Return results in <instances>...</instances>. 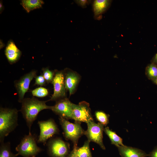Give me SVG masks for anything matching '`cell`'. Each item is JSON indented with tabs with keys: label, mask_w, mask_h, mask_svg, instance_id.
Wrapping results in <instances>:
<instances>
[{
	"label": "cell",
	"mask_w": 157,
	"mask_h": 157,
	"mask_svg": "<svg viewBox=\"0 0 157 157\" xmlns=\"http://www.w3.org/2000/svg\"><path fill=\"white\" fill-rule=\"evenodd\" d=\"M47 102L39 100L34 97L25 98L22 101L20 111L29 128V133H31V126L39 113L44 109H51V106L47 105Z\"/></svg>",
	"instance_id": "cell-1"
},
{
	"label": "cell",
	"mask_w": 157,
	"mask_h": 157,
	"mask_svg": "<svg viewBox=\"0 0 157 157\" xmlns=\"http://www.w3.org/2000/svg\"><path fill=\"white\" fill-rule=\"evenodd\" d=\"M18 110L16 108H0V142L18 126Z\"/></svg>",
	"instance_id": "cell-2"
},
{
	"label": "cell",
	"mask_w": 157,
	"mask_h": 157,
	"mask_svg": "<svg viewBox=\"0 0 157 157\" xmlns=\"http://www.w3.org/2000/svg\"><path fill=\"white\" fill-rule=\"evenodd\" d=\"M37 140L36 136L31 133L25 135L16 147L17 155H20L23 157H35L42 150L37 145Z\"/></svg>",
	"instance_id": "cell-3"
},
{
	"label": "cell",
	"mask_w": 157,
	"mask_h": 157,
	"mask_svg": "<svg viewBox=\"0 0 157 157\" xmlns=\"http://www.w3.org/2000/svg\"><path fill=\"white\" fill-rule=\"evenodd\" d=\"M59 119L65 138L66 140L72 141L74 147H77L78 139L85 133L80 124L78 122L72 123L61 117H60Z\"/></svg>",
	"instance_id": "cell-4"
},
{
	"label": "cell",
	"mask_w": 157,
	"mask_h": 157,
	"mask_svg": "<svg viewBox=\"0 0 157 157\" xmlns=\"http://www.w3.org/2000/svg\"><path fill=\"white\" fill-rule=\"evenodd\" d=\"M38 124L40 129V135L37 140L38 143H42L45 145L49 138L58 133L57 126L51 119L46 121H39Z\"/></svg>",
	"instance_id": "cell-5"
},
{
	"label": "cell",
	"mask_w": 157,
	"mask_h": 157,
	"mask_svg": "<svg viewBox=\"0 0 157 157\" xmlns=\"http://www.w3.org/2000/svg\"><path fill=\"white\" fill-rule=\"evenodd\" d=\"M87 124L88 129L85 131L84 134L88 140L97 143L102 149H105L103 141L104 125L99 122L96 123L93 121L89 122Z\"/></svg>",
	"instance_id": "cell-6"
},
{
	"label": "cell",
	"mask_w": 157,
	"mask_h": 157,
	"mask_svg": "<svg viewBox=\"0 0 157 157\" xmlns=\"http://www.w3.org/2000/svg\"><path fill=\"white\" fill-rule=\"evenodd\" d=\"M89 104L83 101L78 104L72 103L73 119L77 122L87 123L93 121Z\"/></svg>",
	"instance_id": "cell-7"
},
{
	"label": "cell",
	"mask_w": 157,
	"mask_h": 157,
	"mask_svg": "<svg viewBox=\"0 0 157 157\" xmlns=\"http://www.w3.org/2000/svg\"><path fill=\"white\" fill-rule=\"evenodd\" d=\"M53 87V92L50 101H57L65 98L66 89L65 83L64 72L62 71H56L55 73L54 77L51 82Z\"/></svg>",
	"instance_id": "cell-8"
},
{
	"label": "cell",
	"mask_w": 157,
	"mask_h": 157,
	"mask_svg": "<svg viewBox=\"0 0 157 157\" xmlns=\"http://www.w3.org/2000/svg\"><path fill=\"white\" fill-rule=\"evenodd\" d=\"M37 71L32 70L19 79L14 81V85L18 96V101L22 103L25 93L29 89L30 84L34 78L37 76Z\"/></svg>",
	"instance_id": "cell-9"
},
{
	"label": "cell",
	"mask_w": 157,
	"mask_h": 157,
	"mask_svg": "<svg viewBox=\"0 0 157 157\" xmlns=\"http://www.w3.org/2000/svg\"><path fill=\"white\" fill-rule=\"evenodd\" d=\"M47 146L48 153L51 157H66L68 154L67 144L60 138L49 140Z\"/></svg>",
	"instance_id": "cell-10"
},
{
	"label": "cell",
	"mask_w": 157,
	"mask_h": 157,
	"mask_svg": "<svg viewBox=\"0 0 157 157\" xmlns=\"http://www.w3.org/2000/svg\"><path fill=\"white\" fill-rule=\"evenodd\" d=\"M72 103L67 98L56 101L55 105L51 106V110L56 114L67 119H73Z\"/></svg>",
	"instance_id": "cell-11"
},
{
	"label": "cell",
	"mask_w": 157,
	"mask_h": 157,
	"mask_svg": "<svg viewBox=\"0 0 157 157\" xmlns=\"http://www.w3.org/2000/svg\"><path fill=\"white\" fill-rule=\"evenodd\" d=\"M5 53L8 62L11 64L17 62L19 59L22 54L21 51L11 40L7 43Z\"/></svg>",
	"instance_id": "cell-12"
},
{
	"label": "cell",
	"mask_w": 157,
	"mask_h": 157,
	"mask_svg": "<svg viewBox=\"0 0 157 157\" xmlns=\"http://www.w3.org/2000/svg\"><path fill=\"white\" fill-rule=\"evenodd\" d=\"M64 74L65 89L69 91V95H71L73 94L79 82V76L72 71L66 72Z\"/></svg>",
	"instance_id": "cell-13"
},
{
	"label": "cell",
	"mask_w": 157,
	"mask_h": 157,
	"mask_svg": "<svg viewBox=\"0 0 157 157\" xmlns=\"http://www.w3.org/2000/svg\"><path fill=\"white\" fill-rule=\"evenodd\" d=\"M117 147L121 157H146L148 156L144 151L137 148L125 145Z\"/></svg>",
	"instance_id": "cell-14"
},
{
	"label": "cell",
	"mask_w": 157,
	"mask_h": 157,
	"mask_svg": "<svg viewBox=\"0 0 157 157\" xmlns=\"http://www.w3.org/2000/svg\"><path fill=\"white\" fill-rule=\"evenodd\" d=\"M111 1L96 0L93 4V10L95 16H98L104 13L108 8Z\"/></svg>",
	"instance_id": "cell-15"
},
{
	"label": "cell",
	"mask_w": 157,
	"mask_h": 157,
	"mask_svg": "<svg viewBox=\"0 0 157 157\" xmlns=\"http://www.w3.org/2000/svg\"><path fill=\"white\" fill-rule=\"evenodd\" d=\"M90 142L88 140L82 147H74L71 154L77 157H92L89 147Z\"/></svg>",
	"instance_id": "cell-16"
},
{
	"label": "cell",
	"mask_w": 157,
	"mask_h": 157,
	"mask_svg": "<svg viewBox=\"0 0 157 157\" xmlns=\"http://www.w3.org/2000/svg\"><path fill=\"white\" fill-rule=\"evenodd\" d=\"M44 3L43 1L41 0H23L20 4L28 13L31 10L41 7Z\"/></svg>",
	"instance_id": "cell-17"
},
{
	"label": "cell",
	"mask_w": 157,
	"mask_h": 157,
	"mask_svg": "<svg viewBox=\"0 0 157 157\" xmlns=\"http://www.w3.org/2000/svg\"><path fill=\"white\" fill-rule=\"evenodd\" d=\"M104 131L110 139L111 143L117 147L124 146L123 143L122 139L116 133L110 130L108 127L104 128Z\"/></svg>",
	"instance_id": "cell-18"
},
{
	"label": "cell",
	"mask_w": 157,
	"mask_h": 157,
	"mask_svg": "<svg viewBox=\"0 0 157 157\" xmlns=\"http://www.w3.org/2000/svg\"><path fill=\"white\" fill-rule=\"evenodd\" d=\"M0 157H17L11 151L10 144L9 142L0 143Z\"/></svg>",
	"instance_id": "cell-19"
},
{
	"label": "cell",
	"mask_w": 157,
	"mask_h": 157,
	"mask_svg": "<svg viewBox=\"0 0 157 157\" xmlns=\"http://www.w3.org/2000/svg\"><path fill=\"white\" fill-rule=\"evenodd\" d=\"M146 74L150 79L154 81L157 78V66L151 63L146 68Z\"/></svg>",
	"instance_id": "cell-20"
},
{
	"label": "cell",
	"mask_w": 157,
	"mask_h": 157,
	"mask_svg": "<svg viewBox=\"0 0 157 157\" xmlns=\"http://www.w3.org/2000/svg\"><path fill=\"white\" fill-rule=\"evenodd\" d=\"M31 93L33 96L43 97L48 94L49 92L47 88L40 86L33 90Z\"/></svg>",
	"instance_id": "cell-21"
},
{
	"label": "cell",
	"mask_w": 157,
	"mask_h": 157,
	"mask_svg": "<svg viewBox=\"0 0 157 157\" xmlns=\"http://www.w3.org/2000/svg\"><path fill=\"white\" fill-rule=\"evenodd\" d=\"M96 118L100 123L106 125L109 122V116L104 112L97 111L95 113Z\"/></svg>",
	"instance_id": "cell-22"
},
{
	"label": "cell",
	"mask_w": 157,
	"mask_h": 157,
	"mask_svg": "<svg viewBox=\"0 0 157 157\" xmlns=\"http://www.w3.org/2000/svg\"><path fill=\"white\" fill-rule=\"evenodd\" d=\"M43 75L47 83H51L54 76L55 73L47 68L42 69Z\"/></svg>",
	"instance_id": "cell-23"
},
{
	"label": "cell",
	"mask_w": 157,
	"mask_h": 157,
	"mask_svg": "<svg viewBox=\"0 0 157 157\" xmlns=\"http://www.w3.org/2000/svg\"><path fill=\"white\" fill-rule=\"evenodd\" d=\"M35 78V85H40L42 87L44 85L47 83L42 74L37 76Z\"/></svg>",
	"instance_id": "cell-24"
},
{
	"label": "cell",
	"mask_w": 157,
	"mask_h": 157,
	"mask_svg": "<svg viewBox=\"0 0 157 157\" xmlns=\"http://www.w3.org/2000/svg\"><path fill=\"white\" fill-rule=\"evenodd\" d=\"M77 3L78 4L81 6L83 7H85L87 4L88 3L89 1H88L87 0H78L76 1Z\"/></svg>",
	"instance_id": "cell-25"
},
{
	"label": "cell",
	"mask_w": 157,
	"mask_h": 157,
	"mask_svg": "<svg viewBox=\"0 0 157 157\" xmlns=\"http://www.w3.org/2000/svg\"><path fill=\"white\" fill-rule=\"evenodd\" d=\"M149 157H157V147L148 155Z\"/></svg>",
	"instance_id": "cell-26"
},
{
	"label": "cell",
	"mask_w": 157,
	"mask_h": 157,
	"mask_svg": "<svg viewBox=\"0 0 157 157\" xmlns=\"http://www.w3.org/2000/svg\"><path fill=\"white\" fill-rule=\"evenodd\" d=\"M157 66V53L156 54L152 60V63Z\"/></svg>",
	"instance_id": "cell-27"
},
{
	"label": "cell",
	"mask_w": 157,
	"mask_h": 157,
	"mask_svg": "<svg viewBox=\"0 0 157 157\" xmlns=\"http://www.w3.org/2000/svg\"><path fill=\"white\" fill-rule=\"evenodd\" d=\"M3 6L2 5V3H1V2H0V13H1L2 11H3Z\"/></svg>",
	"instance_id": "cell-28"
},
{
	"label": "cell",
	"mask_w": 157,
	"mask_h": 157,
	"mask_svg": "<svg viewBox=\"0 0 157 157\" xmlns=\"http://www.w3.org/2000/svg\"><path fill=\"white\" fill-rule=\"evenodd\" d=\"M153 81L157 85V78Z\"/></svg>",
	"instance_id": "cell-29"
},
{
	"label": "cell",
	"mask_w": 157,
	"mask_h": 157,
	"mask_svg": "<svg viewBox=\"0 0 157 157\" xmlns=\"http://www.w3.org/2000/svg\"><path fill=\"white\" fill-rule=\"evenodd\" d=\"M69 157H77L75 156V155L71 154V155Z\"/></svg>",
	"instance_id": "cell-30"
}]
</instances>
